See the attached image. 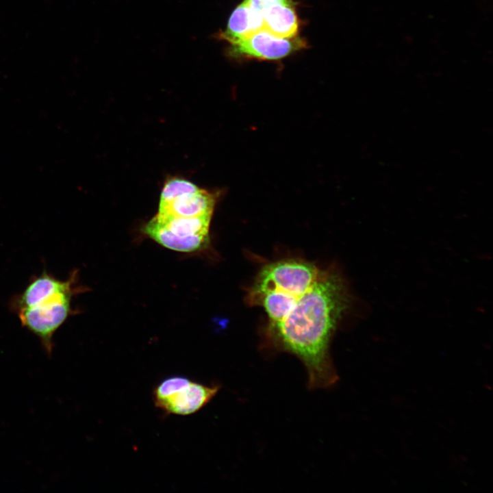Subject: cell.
<instances>
[{"instance_id": "cell-1", "label": "cell", "mask_w": 493, "mask_h": 493, "mask_svg": "<svg viewBox=\"0 0 493 493\" xmlns=\"http://www.w3.org/2000/svg\"><path fill=\"white\" fill-rule=\"evenodd\" d=\"M246 300L266 314L264 347L296 357L306 369L308 389L336 382L331 342L355 303L338 268L297 257L268 262L248 288Z\"/></svg>"}, {"instance_id": "cell-2", "label": "cell", "mask_w": 493, "mask_h": 493, "mask_svg": "<svg viewBox=\"0 0 493 493\" xmlns=\"http://www.w3.org/2000/svg\"><path fill=\"white\" fill-rule=\"evenodd\" d=\"M213 214L184 217L158 213L144 227V233L164 247L178 252H197L208 246Z\"/></svg>"}, {"instance_id": "cell-3", "label": "cell", "mask_w": 493, "mask_h": 493, "mask_svg": "<svg viewBox=\"0 0 493 493\" xmlns=\"http://www.w3.org/2000/svg\"><path fill=\"white\" fill-rule=\"evenodd\" d=\"M73 294L58 297L44 304L18 310L22 325L39 338L48 354L53 348V336L71 313Z\"/></svg>"}, {"instance_id": "cell-4", "label": "cell", "mask_w": 493, "mask_h": 493, "mask_svg": "<svg viewBox=\"0 0 493 493\" xmlns=\"http://www.w3.org/2000/svg\"><path fill=\"white\" fill-rule=\"evenodd\" d=\"M305 47V40L298 36L284 38L266 30H261L246 38L230 43L227 55L238 60H277Z\"/></svg>"}, {"instance_id": "cell-5", "label": "cell", "mask_w": 493, "mask_h": 493, "mask_svg": "<svg viewBox=\"0 0 493 493\" xmlns=\"http://www.w3.org/2000/svg\"><path fill=\"white\" fill-rule=\"evenodd\" d=\"M261 16L264 30L284 38L297 36L299 20L292 0H244Z\"/></svg>"}, {"instance_id": "cell-6", "label": "cell", "mask_w": 493, "mask_h": 493, "mask_svg": "<svg viewBox=\"0 0 493 493\" xmlns=\"http://www.w3.org/2000/svg\"><path fill=\"white\" fill-rule=\"evenodd\" d=\"M73 273L67 281H61L46 272L34 279L16 298L14 302L17 310L38 306L61 296L74 294L75 279Z\"/></svg>"}, {"instance_id": "cell-7", "label": "cell", "mask_w": 493, "mask_h": 493, "mask_svg": "<svg viewBox=\"0 0 493 493\" xmlns=\"http://www.w3.org/2000/svg\"><path fill=\"white\" fill-rule=\"evenodd\" d=\"M218 384L205 385L191 381L179 392L160 403L157 407L176 415L192 414L207 405L218 393Z\"/></svg>"}, {"instance_id": "cell-8", "label": "cell", "mask_w": 493, "mask_h": 493, "mask_svg": "<svg viewBox=\"0 0 493 493\" xmlns=\"http://www.w3.org/2000/svg\"><path fill=\"white\" fill-rule=\"evenodd\" d=\"M215 203L216 196L201 189L177 197L165 207L158 210V213L184 217L213 214Z\"/></svg>"}, {"instance_id": "cell-9", "label": "cell", "mask_w": 493, "mask_h": 493, "mask_svg": "<svg viewBox=\"0 0 493 493\" xmlns=\"http://www.w3.org/2000/svg\"><path fill=\"white\" fill-rule=\"evenodd\" d=\"M201 189L190 181L179 178L170 179L165 183L162 190L158 210L165 207L183 194L196 192Z\"/></svg>"}, {"instance_id": "cell-10", "label": "cell", "mask_w": 493, "mask_h": 493, "mask_svg": "<svg viewBox=\"0 0 493 493\" xmlns=\"http://www.w3.org/2000/svg\"><path fill=\"white\" fill-rule=\"evenodd\" d=\"M190 381L191 380L188 377L181 375H175L163 379L153 390L155 405L157 407L160 403L174 396L186 387Z\"/></svg>"}]
</instances>
